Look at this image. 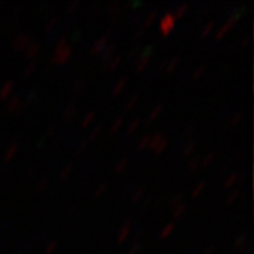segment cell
I'll list each match as a JSON object with an SVG mask.
<instances>
[{
  "label": "cell",
  "instance_id": "6da1fadb",
  "mask_svg": "<svg viewBox=\"0 0 254 254\" xmlns=\"http://www.w3.org/2000/svg\"><path fill=\"white\" fill-rule=\"evenodd\" d=\"M73 55V47L68 43V40L65 37H61L54 48V55L51 57V64L54 65H64L66 64L71 57Z\"/></svg>",
  "mask_w": 254,
  "mask_h": 254
},
{
  "label": "cell",
  "instance_id": "7a4b0ae2",
  "mask_svg": "<svg viewBox=\"0 0 254 254\" xmlns=\"http://www.w3.org/2000/svg\"><path fill=\"white\" fill-rule=\"evenodd\" d=\"M167 145H168V141H167V138L161 133H157L154 136H150L148 147L151 148V151L155 155L163 154L164 151H165V148H167Z\"/></svg>",
  "mask_w": 254,
  "mask_h": 254
},
{
  "label": "cell",
  "instance_id": "3957f363",
  "mask_svg": "<svg viewBox=\"0 0 254 254\" xmlns=\"http://www.w3.org/2000/svg\"><path fill=\"white\" fill-rule=\"evenodd\" d=\"M175 21H177V18L174 17V14L171 11L165 13L161 17V20H160V31H161V34L164 37L168 36L175 28Z\"/></svg>",
  "mask_w": 254,
  "mask_h": 254
},
{
  "label": "cell",
  "instance_id": "277c9868",
  "mask_svg": "<svg viewBox=\"0 0 254 254\" xmlns=\"http://www.w3.org/2000/svg\"><path fill=\"white\" fill-rule=\"evenodd\" d=\"M153 47H147L144 51H141L136 60V71L137 72H143L145 68L148 66L150 64V58H151V54H153Z\"/></svg>",
  "mask_w": 254,
  "mask_h": 254
},
{
  "label": "cell",
  "instance_id": "5b68a950",
  "mask_svg": "<svg viewBox=\"0 0 254 254\" xmlns=\"http://www.w3.org/2000/svg\"><path fill=\"white\" fill-rule=\"evenodd\" d=\"M110 34H112V30H108L103 36L98 38L93 44H92L91 50H89V53L92 55H100V53L106 48V46L109 44V38H110Z\"/></svg>",
  "mask_w": 254,
  "mask_h": 254
},
{
  "label": "cell",
  "instance_id": "8992f818",
  "mask_svg": "<svg viewBox=\"0 0 254 254\" xmlns=\"http://www.w3.org/2000/svg\"><path fill=\"white\" fill-rule=\"evenodd\" d=\"M237 21H239V17H236V16H230V17L227 18L226 21L220 26V28H219L218 31H216V34H215V40H216V41L222 40V38L226 36L227 33H229L232 28L236 26Z\"/></svg>",
  "mask_w": 254,
  "mask_h": 254
},
{
  "label": "cell",
  "instance_id": "52a82bcc",
  "mask_svg": "<svg viewBox=\"0 0 254 254\" xmlns=\"http://www.w3.org/2000/svg\"><path fill=\"white\" fill-rule=\"evenodd\" d=\"M6 109H7L9 113H20V112L24 110V102H23V99H21L18 95H14V96H11L9 99V102H7Z\"/></svg>",
  "mask_w": 254,
  "mask_h": 254
},
{
  "label": "cell",
  "instance_id": "ba28073f",
  "mask_svg": "<svg viewBox=\"0 0 254 254\" xmlns=\"http://www.w3.org/2000/svg\"><path fill=\"white\" fill-rule=\"evenodd\" d=\"M30 41H31V37L27 33H20L16 38H14V41H13V47L18 50V51H24L27 46L30 44Z\"/></svg>",
  "mask_w": 254,
  "mask_h": 254
},
{
  "label": "cell",
  "instance_id": "9c48e42d",
  "mask_svg": "<svg viewBox=\"0 0 254 254\" xmlns=\"http://www.w3.org/2000/svg\"><path fill=\"white\" fill-rule=\"evenodd\" d=\"M130 232H131V219H127V220H125V223L122 225V227L119 229L118 243H125L130 236Z\"/></svg>",
  "mask_w": 254,
  "mask_h": 254
},
{
  "label": "cell",
  "instance_id": "30bf717a",
  "mask_svg": "<svg viewBox=\"0 0 254 254\" xmlns=\"http://www.w3.org/2000/svg\"><path fill=\"white\" fill-rule=\"evenodd\" d=\"M40 51H41V43L36 41V40H31L27 48L24 50V55L28 60H33V58H36L37 55L40 54Z\"/></svg>",
  "mask_w": 254,
  "mask_h": 254
},
{
  "label": "cell",
  "instance_id": "8fae6325",
  "mask_svg": "<svg viewBox=\"0 0 254 254\" xmlns=\"http://www.w3.org/2000/svg\"><path fill=\"white\" fill-rule=\"evenodd\" d=\"M17 151H18V141L17 140H14V141H11L9 147L6 148L4 155H3V160H4L6 163H9V161H11V160L14 158V155L17 154Z\"/></svg>",
  "mask_w": 254,
  "mask_h": 254
},
{
  "label": "cell",
  "instance_id": "7c38bea8",
  "mask_svg": "<svg viewBox=\"0 0 254 254\" xmlns=\"http://www.w3.org/2000/svg\"><path fill=\"white\" fill-rule=\"evenodd\" d=\"M122 60H123V55H113L109 61H106V63L103 64V71H115L119 66V64L122 63Z\"/></svg>",
  "mask_w": 254,
  "mask_h": 254
},
{
  "label": "cell",
  "instance_id": "4fadbf2b",
  "mask_svg": "<svg viewBox=\"0 0 254 254\" xmlns=\"http://www.w3.org/2000/svg\"><path fill=\"white\" fill-rule=\"evenodd\" d=\"M122 11H123V4H122V3H119V1H113V3L109 6L110 20H112V21H116V20L120 17Z\"/></svg>",
  "mask_w": 254,
  "mask_h": 254
},
{
  "label": "cell",
  "instance_id": "5bb4252c",
  "mask_svg": "<svg viewBox=\"0 0 254 254\" xmlns=\"http://www.w3.org/2000/svg\"><path fill=\"white\" fill-rule=\"evenodd\" d=\"M233 249H235L236 253H242V252H245L246 249H247V236H246L245 233H242V235H239L236 237V240L233 243Z\"/></svg>",
  "mask_w": 254,
  "mask_h": 254
},
{
  "label": "cell",
  "instance_id": "9a60e30c",
  "mask_svg": "<svg viewBox=\"0 0 254 254\" xmlns=\"http://www.w3.org/2000/svg\"><path fill=\"white\" fill-rule=\"evenodd\" d=\"M13 91H14V82L7 81L6 83H3L1 88H0V99L6 100Z\"/></svg>",
  "mask_w": 254,
  "mask_h": 254
},
{
  "label": "cell",
  "instance_id": "2e32d148",
  "mask_svg": "<svg viewBox=\"0 0 254 254\" xmlns=\"http://www.w3.org/2000/svg\"><path fill=\"white\" fill-rule=\"evenodd\" d=\"M76 112H78V108H76V103L75 102H71L65 110H64V119H65V122H71L75 116H76Z\"/></svg>",
  "mask_w": 254,
  "mask_h": 254
},
{
  "label": "cell",
  "instance_id": "e0dca14e",
  "mask_svg": "<svg viewBox=\"0 0 254 254\" xmlns=\"http://www.w3.org/2000/svg\"><path fill=\"white\" fill-rule=\"evenodd\" d=\"M115 50H116V44H108L106 46V48L100 53V60H102V63L105 64L106 61H109L110 58L115 55Z\"/></svg>",
  "mask_w": 254,
  "mask_h": 254
},
{
  "label": "cell",
  "instance_id": "ac0fdd59",
  "mask_svg": "<svg viewBox=\"0 0 254 254\" xmlns=\"http://www.w3.org/2000/svg\"><path fill=\"white\" fill-rule=\"evenodd\" d=\"M127 79H128L127 76H122V78L115 83V86H113V89H112V95H113V96H118V95H120V93L123 92V89L126 88L127 85Z\"/></svg>",
  "mask_w": 254,
  "mask_h": 254
},
{
  "label": "cell",
  "instance_id": "d6986e66",
  "mask_svg": "<svg viewBox=\"0 0 254 254\" xmlns=\"http://www.w3.org/2000/svg\"><path fill=\"white\" fill-rule=\"evenodd\" d=\"M174 232H175V222H170L168 225H165V226L161 229V232H160V239H161V240H165V239H168V237L171 236Z\"/></svg>",
  "mask_w": 254,
  "mask_h": 254
},
{
  "label": "cell",
  "instance_id": "ffe728a7",
  "mask_svg": "<svg viewBox=\"0 0 254 254\" xmlns=\"http://www.w3.org/2000/svg\"><path fill=\"white\" fill-rule=\"evenodd\" d=\"M164 110V103H158V105H155L154 109L150 112V115H148V118H147V125H150L151 122H154L155 119L158 118L161 113H163Z\"/></svg>",
  "mask_w": 254,
  "mask_h": 254
},
{
  "label": "cell",
  "instance_id": "44dd1931",
  "mask_svg": "<svg viewBox=\"0 0 254 254\" xmlns=\"http://www.w3.org/2000/svg\"><path fill=\"white\" fill-rule=\"evenodd\" d=\"M178 65H180V57L178 55H175L173 57L168 63L165 64V68H164V71L167 73H173L177 68H178Z\"/></svg>",
  "mask_w": 254,
  "mask_h": 254
},
{
  "label": "cell",
  "instance_id": "7402d4cb",
  "mask_svg": "<svg viewBox=\"0 0 254 254\" xmlns=\"http://www.w3.org/2000/svg\"><path fill=\"white\" fill-rule=\"evenodd\" d=\"M239 180H240V174L239 173H232L230 175H227V178L225 180V184H223L225 190H230L233 185H236V182Z\"/></svg>",
  "mask_w": 254,
  "mask_h": 254
},
{
  "label": "cell",
  "instance_id": "603a6c76",
  "mask_svg": "<svg viewBox=\"0 0 254 254\" xmlns=\"http://www.w3.org/2000/svg\"><path fill=\"white\" fill-rule=\"evenodd\" d=\"M188 10H190V6H188V3H181V4H178L175 10H174V17L178 18V17H184L187 13H188Z\"/></svg>",
  "mask_w": 254,
  "mask_h": 254
},
{
  "label": "cell",
  "instance_id": "cb8c5ba5",
  "mask_svg": "<svg viewBox=\"0 0 254 254\" xmlns=\"http://www.w3.org/2000/svg\"><path fill=\"white\" fill-rule=\"evenodd\" d=\"M195 150H196V143L195 141H190V143H187L182 147V155L188 158V157H190L195 153Z\"/></svg>",
  "mask_w": 254,
  "mask_h": 254
},
{
  "label": "cell",
  "instance_id": "d4e9b609",
  "mask_svg": "<svg viewBox=\"0 0 254 254\" xmlns=\"http://www.w3.org/2000/svg\"><path fill=\"white\" fill-rule=\"evenodd\" d=\"M95 112L93 110H91V112H88L85 116H83V119L81 120V126L85 128V127H89L93 123V120H95Z\"/></svg>",
  "mask_w": 254,
  "mask_h": 254
},
{
  "label": "cell",
  "instance_id": "484cf974",
  "mask_svg": "<svg viewBox=\"0 0 254 254\" xmlns=\"http://www.w3.org/2000/svg\"><path fill=\"white\" fill-rule=\"evenodd\" d=\"M215 157H216V154L212 151V153H209V154L205 155L203 158H200V167H202V168H208L209 165H212Z\"/></svg>",
  "mask_w": 254,
  "mask_h": 254
},
{
  "label": "cell",
  "instance_id": "4316f807",
  "mask_svg": "<svg viewBox=\"0 0 254 254\" xmlns=\"http://www.w3.org/2000/svg\"><path fill=\"white\" fill-rule=\"evenodd\" d=\"M73 170V165L72 164H68V165H65L63 170L60 171V174H58V178L61 180V181H64V180H66L69 175H71V173H72Z\"/></svg>",
  "mask_w": 254,
  "mask_h": 254
},
{
  "label": "cell",
  "instance_id": "83f0119b",
  "mask_svg": "<svg viewBox=\"0 0 254 254\" xmlns=\"http://www.w3.org/2000/svg\"><path fill=\"white\" fill-rule=\"evenodd\" d=\"M123 116H118V118L113 120V123H112V126H110V134H115V133H118L119 128L122 127L123 125Z\"/></svg>",
  "mask_w": 254,
  "mask_h": 254
},
{
  "label": "cell",
  "instance_id": "f1b7e54d",
  "mask_svg": "<svg viewBox=\"0 0 254 254\" xmlns=\"http://www.w3.org/2000/svg\"><path fill=\"white\" fill-rule=\"evenodd\" d=\"M206 188V182L205 181H200L198 182L195 187H193V190H192V198H196V196H199L200 193L203 192V190Z\"/></svg>",
  "mask_w": 254,
  "mask_h": 254
},
{
  "label": "cell",
  "instance_id": "f546056e",
  "mask_svg": "<svg viewBox=\"0 0 254 254\" xmlns=\"http://www.w3.org/2000/svg\"><path fill=\"white\" fill-rule=\"evenodd\" d=\"M199 167H200V158H199V157H192V158H190V161H188V170H190V173L196 171V170H198Z\"/></svg>",
  "mask_w": 254,
  "mask_h": 254
},
{
  "label": "cell",
  "instance_id": "4dcf8cb0",
  "mask_svg": "<svg viewBox=\"0 0 254 254\" xmlns=\"http://www.w3.org/2000/svg\"><path fill=\"white\" fill-rule=\"evenodd\" d=\"M144 192V188H137V190L133 192V195H131V203H138L140 200L143 199Z\"/></svg>",
  "mask_w": 254,
  "mask_h": 254
},
{
  "label": "cell",
  "instance_id": "1f68e13d",
  "mask_svg": "<svg viewBox=\"0 0 254 254\" xmlns=\"http://www.w3.org/2000/svg\"><path fill=\"white\" fill-rule=\"evenodd\" d=\"M243 119V112H236L232 118L229 119V122H227V125L230 127L237 126L239 123H240V120Z\"/></svg>",
  "mask_w": 254,
  "mask_h": 254
},
{
  "label": "cell",
  "instance_id": "d6a6232c",
  "mask_svg": "<svg viewBox=\"0 0 254 254\" xmlns=\"http://www.w3.org/2000/svg\"><path fill=\"white\" fill-rule=\"evenodd\" d=\"M181 203H184V198H182V195H180V193H175V195H173L170 198V206H171V209L180 206Z\"/></svg>",
  "mask_w": 254,
  "mask_h": 254
},
{
  "label": "cell",
  "instance_id": "836d02e7",
  "mask_svg": "<svg viewBox=\"0 0 254 254\" xmlns=\"http://www.w3.org/2000/svg\"><path fill=\"white\" fill-rule=\"evenodd\" d=\"M128 165V160L127 158H120L116 165H115V173H123Z\"/></svg>",
  "mask_w": 254,
  "mask_h": 254
},
{
  "label": "cell",
  "instance_id": "e575fe53",
  "mask_svg": "<svg viewBox=\"0 0 254 254\" xmlns=\"http://www.w3.org/2000/svg\"><path fill=\"white\" fill-rule=\"evenodd\" d=\"M206 72V65H199L198 68H195V71H193V73H192V79H195V81H198V79H200L202 78V75Z\"/></svg>",
  "mask_w": 254,
  "mask_h": 254
},
{
  "label": "cell",
  "instance_id": "d590c367",
  "mask_svg": "<svg viewBox=\"0 0 254 254\" xmlns=\"http://www.w3.org/2000/svg\"><path fill=\"white\" fill-rule=\"evenodd\" d=\"M85 86H86V82L83 81V79H78V81L75 82L72 85V88H71V91L73 92V93H79V92H82L83 89H85Z\"/></svg>",
  "mask_w": 254,
  "mask_h": 254
},
{
  "label": "cell",
  "instance_id": "8d00e7d4",
  "mask_svg": "<svg viewBox=\"0 0 254 254\" xmlns=\"http://www.w3.org/2000/svg\"><path fill=\"white\" fill-rule=\"evenodd\" d=\"M187 212V205L185 203H181L180 206H177V208H174L173 209V216L174 219H178V218H181L182 215Z\"/></svg>",
  "mask_w": 254,
  "mask_h": 254
},
{
  "label": "cell",
  "instance_id": "74e56055",
  "mask_svg": "<svg viewBox=\"0 0 254 254\" xmlns=\"http://www.w3.org/2000/svg\"><path fill=\"white\" fill-rule=\"evenodd\" d=\"M157 14H158V11H157V10H153V11L147 16V18L144 20V24H143V28H144V30L153 24V21L157 18Z\"/></svg>",
  "mask_w": 254,
  "mask_h": 254
},
{
  "label": "cell",
  "instance_id": "f35d334b",
  "mask_svg": "<svg viewBox=\"0 0 254 254\" xmlns=\"http://www.w3.org/2000/svg\"><path fill=\"white\" fill-rule=\"evenodd\" d=\"M213 28H215V21H209V23H206V24H205V27L202 28V31H200V36L208 37L209 34H212Z\"/></svg>",
  "mask_w": 254,
  "mask_h": 254
},
{
  "label": "cell",
  "instance_id": "ab89813d",
  "mask_svg": "<svg viewBox=\"0 0 254 254\" xmlns=\"http://www.w3.org/2000/svg\"><path fill=\"white\" fill-rule=\"evenodd\" d=\"M239 195H240V190H233L229 195H227L226 198V205H232V203H235L239 198Z\"/></svg>",
  "mask_w": 254,
  "mask_h": 254
},
{
  "label": "cell",
  "instance_id": "60d3db41",
  "mask_svg": "<svg viewBox=\"0 0 254 254\" xmlns=\"http://www.w3.org/2000/svg\"><path fill=\"white\" fill-rule=\"evenodd\" d=\"M138 126H140V120H138V119H134V120L128 125V127H127V131H126L127 136H128V134H133L137 128H138Z\"/></svg>",
  "mask_w": 254,
  "mask_h": 254
},
{
  "label": "cell",
  "instance_id": "b9f144b4",
  "mask_svg": "<svg viewBox=\"0 0 254 254\" xmlns=\"http://www.w3.org/2000/svg\"><path fill=\"white\" fill-rule=\"evenodd\" d=\"M138 102V95L137 93H134L130 99L127 100L126 106H125V110H131L134 106H136V103Z\"/></svg>",
  "mask_w": 254,
  "mask_h": 254
},
{
  "label": "cell",
  "instance_id": "7bdbcfd3",
  "mask_svg": "<svg viewBox=\"0 0 254 254\" xmlns=\"http://www.w3.org/2000/svg\"><path fill=\"white\" fill-rule=\"evenodd\" d=\"M148 143H150V136H143V138L138 141V144H137V150L138 151H143L145 150L147 147H148Z\"/></svg>",
  "mask_w": 254,
  "mask_h": 254
},
{
  "label": "cell",
  "instance_id": "ee69618b",
  "mask_svg": "<svg viewBox=\"0 0 254 254\" xmlns=\"http://www.w3.org/2000/svg\"><path fill=\"white\" fill-rule=\"evenodd\" d=\"M108 187H109V184H108V182H106V181L102 182V184H100V185H99V188L95 190V196H96V198H99V196H102V195H103V193L106 192V190H108Z\"/></svg>",
  "mask_w": 254,
  "mask_h": 254
},
{
  "label": "cell",
  "instance_id": "f6af8a7d",
  "mask_svg": "<svg viewBox=\"0 0 254 254\" xmlns=\"http://www.w3.org/2000/svg\"><path fill=\"white\" fill-rule=\"evenodd\" d=\"M100 131H102V126L98 125V126H95L91 130V133H89V137H88V140H95L96 137L99 136Z\"/></svg>",
  "mask_w": 254,
  "mask_h": 254
},
{
  "label": "cell",
  "instance_id": "bcb514c9",
  "mask_svg": "<svg viewBox=\"0 0 254 254\" xmlns=\"http://www.w3.org/2000/svg\"><path fill=\"white\" fill-rule=\"evenodd\" d=\"M141 53V50H140V47L136 46V47H133L130 51H128V60H134V58H137L138 57V54Z\"/></svg>",
  "mask_w": 254,
  "mask_h": 254
},
{
  "label": "cell",
  "instance_id": "7dc6e473",
  "mask_svg": "<svg viewBox=\"0 0 254 254\" xmlns=\"http://www.w3.org/2000/svg\"><path fill=\"white\" fill-rule=\"evenodd\" d=\"M57 249V240H53L47 245L46 250H44V254H53Z\"/></svg>",
  "mask_w": 254,
  "mask_h": 254
},
{
  "label": "cell",
  "instance_id": "c3c4849f",
  "mask_svg": "<svg viewBox=\"0 0 254 254\" xmlns=\"http://www.w3.org/2000/svg\"><path fill=\"white\" fill-rule=\"evenodd\" d=\"M34 68H36V64L34 63H30L26 66V69H24V72H23V76L24 78H27V76H30L31 73H33V71H34Z\"/></svg>",
  "mask_w": 254,
  "mask_h": 254
},
{
  "label": "cell",
  "instance_id": "681fc988",
  "mask_svg": "<svg viewBox=\"0 0 254 254\" xmlns=\"http://www.w3.org/2000/svg\"><path fill=\"white\" fill-rule=\"evenodd\" d=\"M47 185H48V180H47V178H41V180L38 181V184H37L36 190L37 192H41V190H44V188H46Z\"/></svg>",
  "mask_w": 254,
  "mask_h": 254
},
{
  "label": "cell",
  "instance_id": "f907efd6",
  "mask_svg": "<svg viewBox=\"0 0 254 254\" xmlns=\"http://www.w3.org/2000/svg\"><path fill=\"white\" fill-rule=\"evenodd\" d=\"M57 21H58V17H57V16H54V17L50 18V20H48V23H47V26H46V31H47V33H50V31H51V30L54 28L55 23H57Z\"/></svg>",
  "mask_w": 254,
  "mask_h": 254
},
{
  "label": "cell",
  "instance_id": "816d5d0a",
  "mask_svg": "<svg viewBox=\"0 0 254 254\" xmlns=\"http://www.w3.org/2000/svg\"><path fill=\"white\" fill-rule=\"evenodd\" d=\"M78 6H79V1L78 0H75V1H72L69 6H68V13L69 14H72V13H75V10L78 9Z\"/></svg>",
  "mask_w": 254,
  "mask_h": 254
},
{
  "label": "cell",
  "instance_id": "f5cc1de1",
  "mask_svg": "<svg viewBox=\"0 0 254 254\" xmlns=\"http://www.w3.org/2000/svg\"><path fill=\"white\" fill-rule=\"evenodd\" d=\"M193 130H195V125H193V123H190V125L187 126V128H185V131H184V136H190Z\"/></svg>",
  "mask_w": 254,
  "mask_h": 254
},
{
  "label": "cell",
  "instance_id": "db71d44e",
  "mask_svg": "<svg viewBox=\"0 0 254 254\" xmlns=\"http://www.w3.org/2000/svg\"><path fill=\"white\" fill-rule=\"evenodd\" d=\"M86 144H88V140H85V141H82L81 144H79V147H78V150H76V154L79 155L86 148Z\"/></svg>",
  "mask_w": 254,
  "mask_h": 254
},
{
  "label": "cell",
  "instance_id": "11a10c76",
  "mask_svg": "<svg viewBox=\"0 0 254 254\" xmlns=\"http://www.w3.org/2000/svg\"><path fill=\"white\" fill-rule=\"evenodd\" d=\"M138 249H140V245H138V243H136V245L131 246V249H130V250H128L126 254H137Z\"/></svg>",
  "mask_w": 254,
  "mask_h": 254
},
{
  "label": "cell",
  "instance_id": "9f6ffc18",
  "mask_svg": "<svg viewBox=\"0 0 254 254\" xmlns=\"http://www.w3.org/2000/svg\"><path fill=\"white\" fill-rule=\"evenodd\" d=\"M57 128V123H51V126L48 127V130H47V136H51L53 133H54V130Z\"/></svg>",
  "mask_w": 254,
  "mask_h": 254
},
{
  "label": "cell",
  "instance_id": "6f0895ef",
  "mask_svg": "<svg viewBox=\"0 0 254 254\" xmlns=\"http://www.w3.org/2000/svg\"><path fill=\"white\" fill-rule=\"evenodd\" d=\"M144 36V28H137L136 33H134V38H140V37Z\"/></svg>",
  "mask_w": 254,
  "mask_h": 254
},
{
  "label": "cell",
  "instance_id": "680465c9",
  "mask_svg": "<svg viewBox=\"0 0 254 254\" xmlns=\"http://www.w3.org/2000/svg\"><path fill=\"white\" fill-rule=\"evenodd\" d=\"M140 14H136V16H133V17H131V20H130V23H128V24H131V26H134V24H137V23H138V21H140Z\"/></svg>",
  "mask_w": 254,
  "mask_h": 254
},
{
  "label": "cell",
  "instance_id": "91938a15",
  "mask_svg": "<svg viewBox=\"0 0 254 254\" xmlns=\"http://www.w3.org/2000/svg\"><path fill=\"white\" fill-rule=\"evenodd\" d=\"M213 252H215V247H213V246H209V247H206V249L202 252V254H213Z\"/></svg>",
  "mask_w": 254,
  "mask_h": 254
},
{
  "label": "cell",
  "instance_id": "94428289",
  "mask_svg": "<svg viewBox=\"0 0 254 254\" xmlns=\"http://www.w3.org/2000/svg\"><path fill=\"white\" fill-rule=\"evenodd\" d=\"M151 200H153V196H147V199L144 200V205H143V209H147L150 206V203H151Z\"/></svg>",
  "mask_w": 254,
  "mask_h": 254
},
{
  "label": "cell",
  "instance_id": "6125c7cd",
  "mask_svg": "<svg viewBox=\"0 0 254 254\" xmlns=\"http://www.w3.org/2000/svg\"><path fill=\"white\" fill-rule=\"evenodd\" d=\"M247 43H249V36L246 34L245 38L242 40V47H246V46H247Z\"/></svg>",
  "mask_w": 254,
  "mask_h": 254
},
{
  "label": "cell",
  "instance_id": "be15d7a7",
  "mask_svg": "<svg viewBox=\"0 0 254 254\" xmlns=\"http://www.w3.org/2000/svg\"><path fill=\"white\" fill-rule=\"evenodd\" d=\"M16 254H24V253H23V252H17V253H16Z\"/></svg>",
  "mask_w": 254,
  "mask_h": 254
},
{
  "label": "cell",
  "instance_id": "e7e4bbea",
  "mask_svg": "<svg viewBox=\"0 0 254 254\" xmlns=\"http://www.w3.org/2000/svg\"><path fill=\"white\" fill-rule=\"evenodd\" d=\"M0 76H1V71H0Z\"/></svg>",
  "mask_w": 254,
  "mask_h": 254
},
{
  "label": "cell",
  "instance_id": "03108f58",
  "mask_svg": "<svg viewBox=\"0 0 254 254\" xmlns=\"http://www.w3.org/2000/svg\"><path fill=\"white\" fill-rule=\"evenodd\" d=\"M138 254H144V253H138Z\"/></svg>",
  "mask_w": 254,
  "mask_h": 254
}]
</instances>
